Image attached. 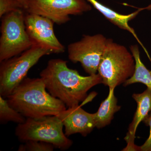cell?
Returning <instances> with one entry per match:
<instances>
[{
  "mask_svg": "<svg viewBox=\"0 0 151 151\" xmlns=\"http://www.w3.org/2000/svg\"><path fill=\"white\" fill-rule=\"evenodd\" d=\"M57 116L63 124L68 137L76 134L86 137L96 127L94 113L86 112L79 105L69 107Z\"/></svg>",
  "mask_w": 151,
  "mask_h": 151,
  "instance_id": "cell-10",
  "label": "cell"
},
{
  "mask_svg": "<svg viewBox=\"0 0 151 151\" xmlns=\"http://www.w3.org/2000/svg\"><path fill=\"white\" fill-rule=\"evenodd\" d=\"M0 96V122L1 124L12 122L23 124L26 119L24 116L9 105L7 100Z\"/></svg>",
  "mask_w": 151,
  "mask_h": 151,
  "instance_id": "cell-15",
  "label": "cell"
},
{
  "mask_svg": "<svg viewBox=\"0 0 151 151\" xmlns=\"http://www.w3.org/2000/svg\"><path fill=\"white\" fill-rule=\"evenodd\" d=\"M19 9H24L20 3L16 0H0V17Z\"/></svg>",
  "mask_w": 151,
  "mask_h": 151,
  "instance_id": "cell-17",
  "label": "cell"
},
{
  "mask_svg": "<svg viewBox=\"0 0 151 151\" xmlns=\"http://www.w3.org/2000/svg\"><path fill=\"white\" fill-rule=\"evenodd\" d=\"M88 3L91 4L93 7L99 11V12L104 16L105 18L111 22L115 25L117 26L119 28L125 30L132 34L134 36L139 44L144 49V50L147 53V50L145 48L142 43L137 35L134 30L133 28L130 26L129 22L135 18L139 13L142 11L141 8L139 9L138 10L135 11L134 12L129 14H119L112 9L108 7L101 4L97 0H86Z\"/></svg>",
  "mask_w": 151,
  "mask_h": 151,
  "instance_id": "cell-12",
  "label": "cell"
},
{
  "mask_svg": "<svg viewBox=\"0 0 151 151\" xmlns=\"http://www.w3.org/2000/svg\"><path fill=\"white\" fill-rule=\"evenodd\" d=\"M51 53L47 50L32 45L19 56L1 62L0 96L6 98L26 78L29 70L41 58Z\"/></svg>",
  "mask_w": 151,
  "mask_h": 151,
  "instance_id": "cell-5",
  "label": "cell"
},
{
  "mask_svg": "<svg viewBox=\"0 0 151 151\" xmlns=\"http://www.w3.org/2000/svg\"><path fill=\"white\" fill-rule=\"evenodd\" d=\"M108 39L103 35H84L81 40L68 46V57L74 63H80L89 75L97 74Z\"/></svg>",
  "mask_w": 151,
  "mask_h": 151,
  "instance_id": "cell-8",
  "label": "cell"
},
{
  "mask_svg": "<svg viewBox=\"0 0 151 151\" xmlns=\"http://www.w3.org/2000/svg\"><path fill=\"white\" fill-rule=\"evenodd\" d=\"M63 125L57 116L38 119L27 118L16 128L15 134L22 141H41L50 143L61 150H68L73 142L63 132Z\"/></svg>",
  "mask_w": 151,
  "mask_h": 151,
  "instance_id": "cell-4",
  "label": "cell"
},
{
  "mask_svg": "<svg viewBox=\"0 0 151 151\" xmlns=\"http://www.w3.org/2000/svg\"><path fill=\"white\" fill-rule=\"evenodd\" d=\"M143 122L146 126L150 127V132L149 137L142 145L140 147V151H151V111Z\"/></svg>",
  "mask_w": 151,
  "mask_h": 151,
  "instance_id": "cell-18",
  "label": "cell"
},
{
  "mask_svg": "<svg viewBox=\"0 0 151 151\" xmlns=\"http://www.w3.org/2000/svg\"><path fill=\"white\" fill-rule=\"evenodd\" d=\"M67 63L60 59L50 60L40 75L49 93L69 108L79 105L86 99L89 89L103 84V81L98 73L80 75L68 67Z\"/></svg>",
  "mask_w": 151,
  "mask_h": 151,
  "instance_id": "cell-1",
  "label": "cell"
},
{
  "mask_svg": "<svg viewBox=\"0 0 151 151\" xmlns=\"http://www.w3.org/2000/svg\"><path fill=\"white\" fill-rule=\"evenodd\" d=\"M25 11L19 9L1 18L0 62L21 54L32 46L25 24Z\"/></svg>",
  "mask_w": 151,
  "mask_h": 151,
  "instance_id": "cell-6",
  "label": "cell"
},
{
  "mask_svg": "<svg viewBox=\"0 0 151 151\" xmlns=\"http://www.w3.org/2000/svg\"><path fill=\"white\" fill-rule=\"evenodd\" d=\"M41 78H25L7 97L9 105L25 118L58 116L66 105L46 91Z\"/></svg>",
  "mask_w": 151,
  "mask_h": 151,
  "instance_id": "cell-2",
  "label": "cell"
},
{
  "mask_svg": "<svg viewBox=\"0 0 151 151\" xmlns=\"http://www.w3.org/2000/svg\"><path fill=\"white\" fill-rule=\"evenodd\" d=\"M114 89H109L107 98L100 104L98 111L94 113L95 127L98 129L108 126L113 119L114 114L120 111L118 100L114 94Z\"/></svg>",
  "mask_w": 151,
  "mask_h": 151,
  "instance_id": "cell-13",
  "label": "cell"
},
{
  "mask_svg": "<svg viewBox=\"0 0 151 151\" xmlns=\"http://www.w3.org/2000/svg\"><path fill=\"white\" fill-rule=\"evenodd\" d=\"M130 50L135 60V69L132 77L124 83V86H127L137 83L145 85L147 88L151 90V71L148 69L142 62L140 51L137 45L130 46Z\"/></svg>",
  "mask_w": 151,
  "mask_h": 151,
  "instance_id": "cell-14",
  "label": "cell"
},
{
  "mask_svg": "<svg viewBox=\"0 0 151 151\" xmlns=\"http://www.w3.org/2000/svg\"><path fill=\"white\" fill-rule=\"evenodd\" d=\"M135 69V60L131 52L124 45L108 39L97 71L103 84L109 89H115L131 78Z\"/></svg>",
  "mask_w": 151,
  "mask_h": 151,
  "instance_id": "cell-3",
  "label": "cell"
},
{
  "mask_svg": "<svg viewBox=\"0 0 151 151\" xmlns=\"http://www.w3.org/2000/svg\"><path fill=\"white\" fill-rule=\"evenodd\" d=\"M141 9H142V11L143 10L145 9L149 11H151V4L148 6H147L145 8H141Z\"/></svg>",
  "mask_w": 151,
  "mask_h": 151,
  "instance_id": "cell-20",
  "label": "cell"
},
{
  "mask_svg": "<svg viewBox=\"0 0 151 151\" xmlns=\"http://www.w3.org/2000/svg\"><path fill=\"white\" fill-rule=\"evenodd\" d=\"M16 1H17L18 2L21 4L23 6L24 10L27 8L28 0H16Z\"/></svg>",
  "mask_w": 151,
  "mask_h": 151,
  "instance_id": "cell-19",
  "label": "cell"
},
{
  "mask_svg": "<svg viewBox=\"0 0 151 151\" xmlns=\"http://www.w3.org/2000/svg\"><path fill=\"white\" fill-rule=\"evenodd\" d=\"M54 146L50 143L41 141L30 140L19 147V151H52Z\"/></svg>",
  "mask_w": 151,
  "mask_h": 151,
  "instance_id": "cell-16",
  "label": "cell"
},
{
  "mask_svg": "<svg viewBox=\"0 0 151 151\" xmlns=\"http://www.w3.org/2000/svg\"><path fill=\"white\" fill-rule=\"evenodd\" d=\"M132 97L137 104L133 121L130 124L125 140L127 146L123 151H140V147L134 144L135 134L139 124L151 111V90L147 89L140 94H134Z\"/></svg>",
  "mask_w": 151,
  "mask_h": 151,
  "instance_id": "cell-11",
  "label": "cell"
},
{
  "mask_svg": "<svg viewBox=\"0 0 151 151\" xmlns=\"http://www.w3.org/2000/svg\"><path fill=\"white\" fill-rule=\"evenodd\" d=\"M86 0H28L25 12L50 19L58 25L70 20L69 15H79L92 10Z\"/></svg>",
  "mask_w": 151,
  "mask_h": 151,
  "instance_id": "cell-7",
  "label": "cell"
},
{
  "mask_svg": "<svg viewBox=\"0 0 151 151\" xmlns=\"http://www.w3.org/2000/svg\"><path fill=\"white\" fill-rule=\"evenodd\" d=\"M54 23L52 20L46 17L27 12L25 13L26 29L32 45L47 50L52 53L64 52L65 47L55 35Z\"/></svg>",
  "mask_w": 151,
  "mask_h": 151,
  "instance_id": "cell-9",
  "label": "cell"
}]
</instances>
